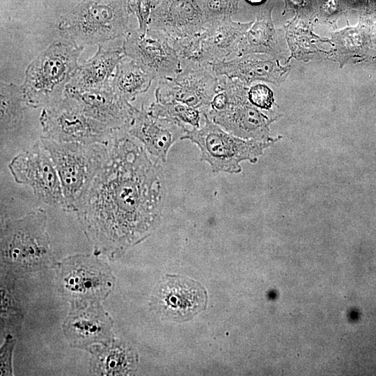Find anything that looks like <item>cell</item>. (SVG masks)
I'll return each mask as SVG.
<instances>
[{"label":"cell","mask_w":376,"mask_h":376,"mask_svg":"<svg viewBox=\"0 0 376 376\" xmlns=\"http://www.w3.org/2000/svg\"><path fill=\"white\" fill-rule=\"evenodd\" d=\"M109 157L77 202L79 220L96 247L116 253L138 242L162 217L165 183L158 162L127 130H116Z\"/></svg>","instance_id":"1"},{"label":"cell","mask_w":376,"mask_h":376,"mask_svg":"<svg viewBox=\"0 0 376 376\" xmlns=\"http://www.w3.org/2000/svg\"><path fill=\"white\" fill-rule=\"evenodd\" d=\"M84 47L62 39L54 41L28 65L21 86L24 104L45 108L59 102L79 66Z\"/></svg>","instance_id":"2"},{"label":"cell","mask_w":376,"mask_h":376,"mask_svg":"<svg viewBox=\"0 0 376 376\" xmlns=\"http://www.w3.org/2000/svg\"><path fill=\"white\" fill-rule=\"evenodd\" d=\"M128 0H82L58 24L60 34L77 46L102 45L130 31Z\"/></svg>","instance_id":"3"},{"label":"cell","mask_w":376,"mask_h":376,"mask_svg":"<svg viewBox=\"0 0 376 376\" xmlns=\"http://www.w3.org/2000/svg\"><path fill=\"white\" fill-rule=\"evenodd\" d=\"M218 91L202 110L225 131L242 139L270 141L269 125L277 119L256 107L248 98L249 86L236 79L217 76Z\"/></svg>","instance_id":"4"},{"label":"cell","mask_w":376,"mask_h":376,"mask_svg":"<svg viewBox=\"0 0 376 376\" xmlns=\"http://www.w3.org/2000/svg\"><path fill=\"white\" fill-rule=\"evenodd\" d=\"M41 145L58 172L68 211L75 207L109 154V141L91 143L61 142L42 136Z\"/></svg>","instance_id":"5"},{"label":"cell","mask_w":376,"mask_h":376,"mask_svg":"<svg viewBox=\"0 0 376 376\" xmlns=\"http://www.w3.org/2000/svg\"><path fill=\"white\" fill-rule=\"evenodd\" d=\"M201 112L204 125L199 128L187 129L181 139L189 140L198 147L201 160L210 164L213 173L241 172V162H256L263 150L279 139L260 141L237 137L212 122L204 111Z\"/></svg>","instance_id":"6"},{"label":"cell","mask_w":376,"mask_h":376,"mask_svg":"<svg viewBox=\"0 0 376 376\" xmlns=\"http://www.w3.org/2000/svg\"><path fill=\"white\" fill-rule=\"evenodd\" d=\"M39 120L42 136L61 142H105L114 132L86 114L66 95L57 103L43 108Z\"/></svg>","instance_id":"7"},{"label":"cell","mask_w":376,"mask_h":376,"mask_svg":"<svg viewBox=\"0 0 376 376\" xmlns=\"http://www.w3.org/2000/svg\"><path fill=\"white\" fill-rule=\"evenodd\" d=\"M1 249L3 259L35 264L50 256L46 232V214L37 209L18 219H8L1 226Z\"/></svg>","instance_id":"8"},{"label":"cell","mask_w":376,"mask_h":376,"mask_svg":"<svg viewBox=\"0 0 376 376\" xmlns=\"http://www.w3.org/2000/svg\"><path fill=\"white\" fill-rule=\"evenodd\" d=\"M8 169L15 182L31 187L41 203L68 211L58 172L39 140L18 153Z\"/></svg>","instance_id":"9"},{"label":"cell","mask_w":376,"mask_h":376,"mask_svg":"<svg viewBox=\"0 0 376 376\" xmlns=\"http://www.w3.org/2000/svg\"><path fill=\"white\" fill-rule=\"evenodd\" d=\"M155 102H181L201 111L207 108L218 91L219 79L212 65L188 63L180 65L175 77L158 79Z\"/></svg>","instance_id":"10"},{"label":"cell","mask_w":376,"mask_h":376,"mask_svg":"<svg viewBox=\"0 0 376 376\" xmlns=\"http://www.w3.org/2000/svg\"><path fill=\"white\" fill-rule=\"evenodd\" d=\"M125 56L135 61L155 79L175 77L180 71V58L166 34L148 28L141 33L130 30L123 40Z\"/></svg>","instance_id":"11"},{"label":"cell","mask_w":376,"mask_h":376,"mask_svg":"<svg viewBox=\"0 0 376 376\" xmlns=\"http://www.w3.org/2000/svg\"><path fill=\"white\" fill-rule=\"evenodd\" d=\"M155 299L162 315L173 321L184 322L205 309L207 293L192 279L169 276L160 286Z\"/></svg>","instance_id":"12"},{"label":"cell","mask_w":376,"mask_h":376,"mask_svg":"<svg viewBox=\"0 0 376 376\" xmlns=\"http://www.w3.org/2000/svg\"><path fill=\"white\" fill-rule=\"evenodd\" d=\"M187 130L183 124L151 115L142 104L140 109H136L127 131L157 162L164 163L169 149Z\"/></svg>","instance_id":"13"},{"label":"cell","mask_w":376,"mask_h":376,"mask_svg":"<svg viewBox=\"0 0 376 376\" xmlns=\"http://www.w3.org/2000/svg\"><path fill=\"white\" fill-rule=\"evenodd\" d=\"M217 76L236 79L249 86L263 81L281 85L287 78L290 65H282L280 57L265 54H249L212 64Z\"/></svg>","instance_id":"14"},{"label":"cell","mask_w":376,"mask_h":376,"mask_svg":"<svg viewBox=\"0 0 376 376\" xmlns=\"http://www.w3.org/2000/svg\"><path fill=\"white\" fill-rule=\"evenodd\" d=\"M65 95L75 100L89 116L113 131L127 130L136 109L111 86L82 91L65 89Z\"/></svg>","instance_id":"15"},{"label":"cell","mask_w":376,"mask_h":376,"mask_svg":"<svg viewBox=\"0 0 376 376\" xmlns=\"http://www.w3.org/2000/svg\"><path fill=\"white\" fill-rule=\"evenodd\" d=\"M206 24L198 0H162L152 10L148 28L173 39L199 33Z\"/></svg>","instance_id":"16"},{"label":"cell","mask_w":376,"mask_h":376,"mask_svg":"<svg viewBox=\"0 0 376 376\" xmlns=\"http://www.w3.org/2000/svg\"><path fill=\"white\" fill-rule=\"evenodd\" d=\"M253 23L235 22L231 17L207 23L201 31L203 64L212 65L237 52L240 42Z\"/></svg>","instance_id":"17"},{"label":"cell","mask_w":376,"mask_h":376,"mask_svg":"<svg viewBox=\"0 0 376 376\" xmlns=\"http://www.w3.org/2000/svg\"><path fill=\"white\" fill-rule=\"evenodd\" d=\"M124 56L123 45H99L91 58L79 65L65 89L82 91L109 88L116 67Z\"/></svg>","instance_id":"18"},{"label":"cell","mask_w":376,"mask_h":376,"mask_svg":"<svg viewBox=\"0 0 376 376\" xmlns=\"http://www.w3.org/2000/svg\"><path fill=\"white\" fill-rule=\"evenodd\" d=\"M284 50L272 19V8H263L257 12L256 20L240 42L237 56L265 54L280 57Z\"/></svg>","instance_id":"19"},{"label":"cell","mask_w":376,"mask_h":376,"mask_svg":"<svg viewBox=\"0 0 376 376\" xmlns=\"http://www.w3.org/2000/svg\"><path fill=\"white\" fill-rule=\"evenodd\" d=\"M285 37L291 53L290 58L308 62L314 58H320L328 52L320 49L318 44L329 43L330 39L322 38L313 31L311 20L306 16L295 17L285 26Z\"/></svg>","instance_id":"20"},{"label":"cell","mask_w":376,"mask_h":376,"mask_svg":"<svg viewBox=\"0 0 376 376\" xmlns=\"http://www.w3.org/2000/svg\"><path fill=\"white\" fill-rule=\"evenodd\" d=\"M332 48L327 58L338 63L343 68L350 60L362 58L370 47V37L361 26L347 27L331 33Z\"/></svg>","instance_id":"21"},{"label":"cell","mask_w":376,"mask_h":376,"mask_svg":"<svg viewBox=\"0 0 376 376\" xmlns=\"http://www.w3.org/2000/svg\"><path fill=\"white\" fill-rule=\"evenodd\" d=\"M155 77L132 60H122L111 81L113 90L128 102L146 93Z\"/></svg>","instance_id":"22"},{"label":"cell","mask_w":376,"mask_h":376,"mask_svg":"<svg viewBox=\"0 0 376 376\" xmlns=\"http://www.w3.org/2000/svg\"><path fill=\"white\" fill-rule=\"evenodd\" d=\"M1 131L17 129L23 118V95L21 86L1 81Z\"/></svg>","instance_id":"23"},{"label":"cell","mask_w":376,"mask_h":376,"mask_svg":"<svg viewBox=\"0 0 376 376\" xmlns=\"http://www.w3.org/2000/svg\"><path fill=\"white\" fill-rule=\"evenodd\" d=\"M152 116L167 118L193 128L200 127L201 110L187 104L173 102L167 103L152 102L147 109Z\"/></svg>","instance_id":"24"},{"label":"cell","mask_w":376,"mask_h":376,"mask_svg":"<svg viewBox=\"0 0 376 376\" xmlns=\"http://www.w3.org/2000/svg\"><path fill=\"white\" fill-rule=\"evenodd\" d=\"M107 324L95 315L84 314L69 320L68 329L70 338L77 341L86 342L101 336Z\"/></svg>","instance_id":"25"},{"label":"cell","mask_w":376,"mask_h":376,"mask_svg":"<svg viewBox=\"0 0 376 376\" xmlns=\"http://www.w3.org/2000/svg\"><path fill=\"white\" fill-rule=\"evenodd\" d=\"M102 276L97 272H91L86 269L73 271L66 276V287L76 292L86 294L102 286L103 283Z\"/></svg>","instance_id":"26"},{"label":"cell","mask_w":376,"mask_h":376,"mask_svg":"<svg viewBox=\"0 0 376 376\" xmlns=\"http://www.w3.org/2000/svg\"><path fill=\"white\" fill-rule=\"evenodd\" d=\"M206 22L231 17L238 8L239 0H198Z\"/></svg>","instance_id":"27"},{"label":"cell","mask_w":376,"mask_h":376,"mask_svg":"<svg viewBox=\"0 0 376 376\" xmlns=\"http://www.w3.org/2000/svg\"><path fill=\"white\" fill-rule=\"evenodd\" d=\"M129 361L125 350L117 347L104 353L98 367L102 374L119 375L126 371Z\"/></svg>","instance_id":"28"},{"label":"cell","mask_w":376,"mask_h":376,"mask_svg":"<svg viewBox=\"0 0 376 376\" xmlns=\"http://www.w3.org/2000/svg\"><path fill=\"white\" fill-rule=\"evenodd\" d=\"M248 98L251 103L263 111L279 116L274 107H277L272 89L263 83L251 84L248 88Z\"/></svg>","instance_id":"29"},{"label":"cell","mask_w":376,"mask_h":376,"mask_svg":"<svg viewBox=\"0 0 376 376\" xmlns=\"http://www.w3.org/2000/svg\"><path fill=\"white\" fill-rule=\"evenodd\" d=\"M130 13L136 15L139 21L138 29L145 33L148 29L149 19L155 8L152 0H128Z\"/></svg>","instance_id":"30"},{"label":"cell","mask_w":376,"mask_h":376,"mask_svg":"<svg viewBox=\"0 0 376 376\" xmlns=\"http://www.w3.org/2000/svg\"><path fill=\"white\" fill-rule=\"evenodd\" d=\"M339 0H325L320 6V17L334 24V16L339 12Z\"/></svg>","instance_id":"31"},{"label":"cell","mask_w":376,"mask_h":376,"mask_svg":"<svg viewBox=\"0 0 376 376\" xmlns=\"http://www.w3.org/2000/svg\"><path fill=\"white\" fill-rule=\"evenodd\" d=\"M245 1L251 5L257 6V5H260L263 3L267 0H245Z\"/></svg>","instance_id":"32"},{"label":"cell","mask_w":376,"mask_h":376,"mask_svg":"<svg viewBox=\"0 0 376 376\" xmlns=\"http://www.w3.org/2000/svg\"><path fill=\"white\" fill-rule=\"evenodd\" d=\"M162 0H152L154 7L155 8Z\"/></svg>","instance_id":"33"}]
</instances>
